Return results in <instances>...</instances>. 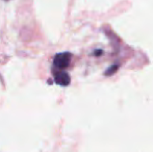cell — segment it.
I'll return each mask as SVG.
<instances>
[{
	"instance_id": "6da1fadb",
	"label": "cell",
	"mask_w": 153,
	"mask_h": 152,
	"mask_svg": "<svg viewBox=\"0 0 153 152\" xmlns=\"http://www.w3.org/2000/svg\"><path fill=\"white\" fill-rule=\"evenodd\" d=\"M71 59H72V54L70 52L57 53L53 59V69L65 70L70 65Z\"/></svg>"
},
{
	"instance_id": "7a4b0ae2",
	"label": "cell",
	"mask_w": 153,
	"mask_h": 152,
	"mask_svg": "<svg viewBox=\"0 0 153 152\" xmlns=\"http://www.w3.org/2000/svg\"><path fill=\"white\" fill-rule=\"evenodd\" d=\"M52 74H53V78H54V82L56 85H62V87H67V85H70L71 82L70 75L65 70H57L52 68Z\"/></svg>"
}]
</instances>
